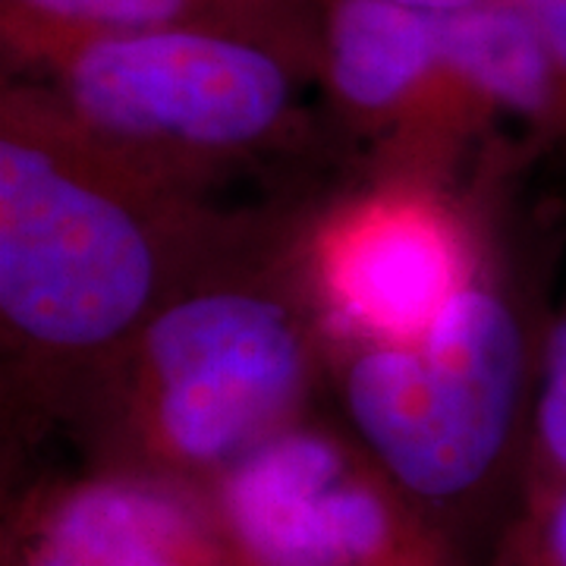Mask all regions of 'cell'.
<instances>
[{"mask_svg": "<svg viewBox=\"0 0 566 566\" xmlns=\"http://www.w3.org/2000/svg\"><path fill=\"white\" fill-rule=\"evenodd\" d=\"M281 218L148 180L76 136L25 80L0 92V356L7 460L182 286Z\"/></svg>", "mask_w": 566, "mask_h": 566, "instance_id": "cell-1", "label": "cell"}, {"mask_svg": "<svg viewBox=\"0 0 566 566\" xmlns=\"http://www.w3.org/2000/svg\"><path fill=\"white\" fill-rule=\"evenodd\" d=\"M205 494L243 566H463L453 535L315 412Z\"/></svg>", "mask_w": 566, "mask_h": 566, "instance_id": "cell-6", "label": "cell"}, {"mask_svg": "<svg viewBox=\"0 0 566 566\" xmlns=\"http://www.w3.org/2000/svg\"><path fill=\"white\" fill-rule=\"evenodd\" d=\"M290 259L327 356L422 337L491 271L479 214L457 182L365 174L296 214Z\"/></svg>", "mask_w": 566, "mask_h": 566, "instance_id": "cell-5", "label": "cell"}, {"mask_svg": "<svg viewBox=\"0 0 566 566\" xmlns=\"http://www.w3.org/2000/svg\"><path fill=\"white\" fill-rule=\"evenodd\" d=\"M318 95L331 123L363 148L368 174L457 182L469 155L501 151L447 57L438 13L397 0L327 3Z\"/></svg>", "mask_w": 566, "mask_h": 566, "instance_id": "cell-7", "label": "cell"}, {"mask_svg": "<svg viewBox=\"0 0 566 566\" xmlns=\"http://www.w3.org/2000/svg\"><path fill=\"white\" fill-rule=\"evenodd\" d=\"M542 327L494 262L422 337L327 356L349 434L447 532L523 485Z\"/></svg>", "mask_w": 566, "mask_h": 566, "instance_id": "cell-4", "label": "cell"}, {"mask_svg": "<svg viewBox=\"0 0 566 566\" xmlns=\"http://www.w3.org/2000/svg\"><path fill=\"white\" fill-rule=\"evenodd\" d=\"M0 566H243L202 488L117 465L22 485Z\"/></svg>", "mask_w": 566, "mask_h": 566, "instance_id": "cell-8", "label": "cell"}, {"mask_svg": "<svg viewBox=\"0 0 566 566\" xmlns=\"http://www.w3.org/2000/svg\"><path fill=\"white\" fill-rule=\"evenodd\" d=\"M557 485H566V286L542 327L538 385L520 497Z\"/></svg>", "mask_w": 566, "mask_h": 566, "instance_id": "cell-10", "label": "cell"}, {"mask_svg": "<svg viewBox=\"0 0 566 566\" xmlns=\"http://www.w3.org/2000/svg\"><path fill=\"white\" fill-rule=\"evenodd\" d=\"M542 29L566 88V0H516Z\"/></svg>", "mask_w": 566, "mask_h": 566, "instance_id": "cell-12", "label": "cell"}, {"mask_svg": "<svg viewBox=\"0 0 566 566\" xmlns=\"http://www.w3.org/2000/svg\"><path fill=\"white\" fill-rule=\"evenodd\" d=\"M331 0H0L3 80L85 39L151 29H202L262 41L305 63L318 82Z\"/></svg>", "mask_w": 566, "mask_h": 566, "instance_id": "cell-9", "label": "cell"}, {"mask_svg": "<svg viewBox=\"0 0 566 566\" xmlns=\"http://www.w3.org/2000/svg\"><path fill=\"white\" fill-rule=\"evenodd\" d=\"M293 218L182 286L73 394L61 431L85 463L205 491L315 412L327 344L290 259Z\"/></svg>", "mask_w": 566, "mask_h": 566, "instance_id": "cell-2", "label": "cell"}, {"mask_svg": "<svg viewBox=\"0 0 566 566\" xmlns=\"http://www.w3.org/2000/svg\"><path fill=\"white\" fill-rule=\"evenodd\" d=\"M494 566H566V485L520 497Z\"/></svg>", "mask_w": 566, "mask_h": 566, "instance_id": "cell-11", "label": "cell"}, {"mask_svg": "<svg viewBox=\"0 0 566 566\" xmlns=\"http://www.w3.org/2000/svg\"><path fill=\"white\" fill-rule=\"evenodd\" d=\"M397 3L416 7V10H424V13H457V10L475 7L482 0H397Z\"/></svg>", "mask_w": 566, "mask_h": 566, "instance_id": "cell-13", "label": "cell"}, {"mask_svg": "<svg viewBox=\"0 0 566 566\" xmlns=\"http://www.w3.org/2000/svg\"><path fill=\"white\" fill-rule=\"evenodd\" d=\"M13 80L32 82L76 136L114 161L202 199L315 139V73L227 32L98 35Z\"/></svg>", "mask_w": 566, "mask_h": 566, "instance_id": "cell-3", "label": "cell"}]
</instances>
